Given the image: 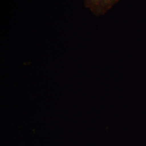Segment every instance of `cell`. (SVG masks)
<instances>
[{
    "mask_svg": "<svg viewBox=\"0 0 146 146\" xmlns=\"http://www.w3.org/2000/svg\"><path fill=\"white\" fill-rule=\"evenodd\" d=\"M119 0H84V3L95 16H99L105 14Z\"/></svg>",
    "mask_w": 146,
    "mask_h": 146,
    "instance_id": "cell-1",
    "label": "cell"
}]
</instances>
